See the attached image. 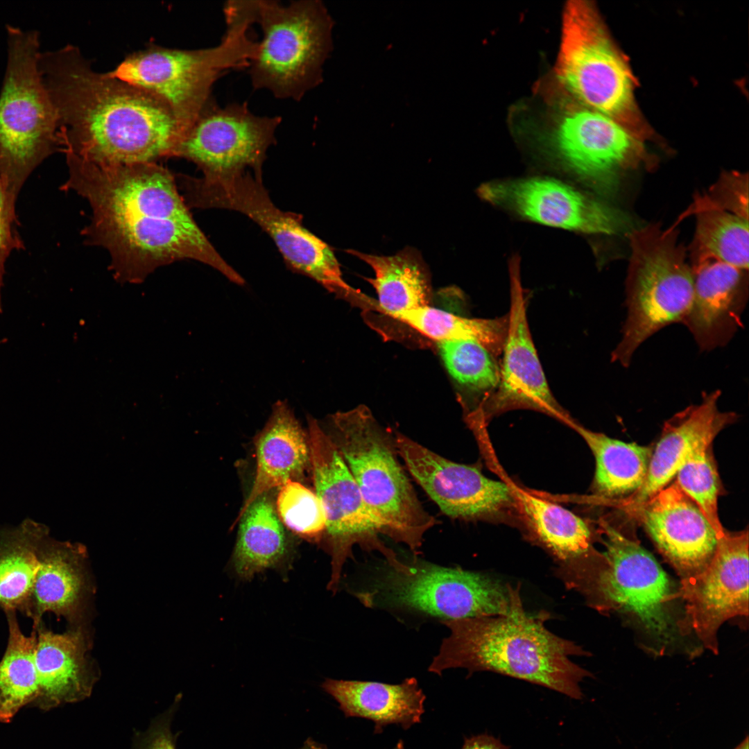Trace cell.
Here are the masks:
<instances>
[{"instance_id": "obj_1", "label": "cell", "mask_w": 749, "mask_h": 749, "mask_svg": "<svg viewBox=\"0 0 749 749\" xmlns=\"http://www.w3.org/2000/svg\"><path fill=\"white\" fill-rule=\"evenodd\" d=\"M65 155L69 178L62 189L89 203L92 216L82 233L89 244L107 250L117 279L139 283L160 266L191 259L245 284L197 225L167 168L157 162L98 164Z\"/></svg>"}, {"instance_id": "obj_2", "label": "cell", "mask_w": 749, "mask_h": 749, "mask_svg": "<svg viewBox=\"0 0 749 749\" xmlns=\"http://www.w3.org/2000/svg\"><path fill=\"white\" fill-rule=\"evenodd\" d=\"M38 64L58 113L64 153L105 165L172 157L180 130L160 98L94 71L72 44L41 51Z\"/></svg>"}, {"instance_id": "obj_3", "label": "cell", "mask_w": 749, "mask_h": 749, "mask_svg": "<svg viewBox=\"0 0 749 749\" xmlns=\"http://www.w3.org/2000/svg\"><path fill=\"white\" fill-rule=\"evenodd\" d=\"M547 617L544 613L529 615L522 606L505 615L443 621L450 633L429 671H492L581 699L579 684L591 674L570 657L587 653L548 630Z\"/></svg>"}, {"instance_id": "obj_4", "label": "cell", "mask_w": 749, "mask_h": 749, "mask_svg": "<svg viewBox=\"0 0 749 749\" xmlns=\"http://www.w3.org/2000/svg\"><path fill=\"white\" fill-rule=\"evenodd\" d=\"M602 527L605 551L565 565L560 576L593 608L628 616L664 650L682 633L675 610L678 587L632 534Z\"/></svg>"}, {"instance_id": "obj_5", "label": "cell", "mask_w": 749, "mask_h": 749, "mask_svg": "<svg viewBox=\"0 0 749 749\" xmlns=\"http://www.w3.org/2000/svg\"><path fill=\"white\" fill-rule=\"evenodd\" d=\"M223 12L226 28L218 44L199 49L150 44L128 55L107 72L162 100L177 121L179 140L213 98L217 80L231 69L248 68L257 51L258 41L250 34L256 23L255 3L227 1Z\"/></svg>"}, {"instance_id": "obj_6", "label": "cell", "mask_w": 749, "mask_h": 749, "mask_svg": "<svg viewBox=\"0 0 749 749\" xmlns=\"http://www.w3.org/2000/svg\"><path fill=\"white\" fill-rule=\"evenodd\" d=\"M329 436L346 463L379 534L416 554L437 523L422 506L399 461L394 436L364 405L329 417Z\"/></svg>"}, {"instance_id": "obj_7", "label": "cell", "mask_w": 749, "mask_h": 749, "mask_svg": "<svg viewBox=\"0 0 749 749\" xmlns=\"http://www.w3.org/2000/svg\"><path fill=\"white\" fill-rule=\"evenodd\" d=\"M7 62L0 92V179L10 201L62 142L55 107L38 64L40 33L7 24Z\"/></svg>"}, {"instance_id": "obj_8", "label": "cell", "mask_w": 749, "mask_h": 749, "mask_svg": "<svg viewBox=\"0 0 749 749\" xmlns=\"http://www.w3.org/2000/svg\"><path fill=\"white\" fill-rule=\"evenodd\" d=\"M261 175L249 169L200 178L179 174L178 182L189 207L224 209L246 215L270 236L293 271L339 298L359 300L362 295L343 279L330 246L303 226L300 214L282 211L273 203Z\"/></svg>"}, {"instance_id": "obj_9", "label": "cell", "mask_w": 749, "mask_h": 749, "mask_svg": "<svg viewBox=\"0 0 749 749\" xmlns=\"http://www.w3.org/2000/svg\"><path fill=\"white\" fill-rule=\"evenodd\" d=\"M256 23L262 32L248 72L255 89L300 101L322 80L332 51L333 20L318 0L257 1Z\"/></svg>"}, {"instance_id": "obj_10", "label": "cell", "mask_w": 749, "mask_h": 749, "mask_svg": "<svg viewBox=\"0 0 749 749\" xmlns=\"http://www.w3.org/2000/svg\"><path fill=\"white\" fill-rule=\"evenodd\" d=\"M631 256L626 283L627 316L612 361L628 367L647 338L683 322L693 298V275L673 229L651 225L628 234Z\"/></svg>"}, {"instance_id": "obj_11", "label": "cell", "mask_w": 749, "mask_h": 749, "mask_svg": "<svg viewBox=\"0 0 749 749\" xmlns=\"http://www.w3.org/2000/svg\"><path fill=\"white\" fill-rule=\"evenodd\" d=\"M519 591L481 573L414 558L399 568L386 563L355 595L366 607L400 608L448 621L510 614L523 605Z\"/></svg>"}, {"instance_id": "obj_12", "label": "cell", "mask_w": 749, "mask_h": 749, "mask_svg": "<svg viewBox=\"0 0 749 749\" xmlns=\"http://www.w3.org/2000/svg\"><path fill=\"white\" fill-rule=\"evenodd\" d=\"M556 69L565 87L589 109L628 129L634 125L630 70L585 1H572L566 6Z\"/></svg>"}, {"instance_id": "obj_13", "label": "cell", "mask_w": 749, "mask_h": 749, "mask_svg": "<svg viewBox=\"0 0 749 749\" xmlns=\"http://www.w3.org/2000/svg\"><path fill=\"white\" fill-rule=\"evenodd\" d=\"M307 423L315 492L326 515V528L321 540L331 558L327 588L336 593L343 567L353 556L354 546L379 552L390 566L397 565L399 558L380 540L377 526L356 481L329 436L312 416L307 417Z\"/></svg>"}, {"instance_id": "obj_14", "label": "cell", "mask_w": 749, "mask_h": 749, "mask_svg": "<svg viewBox=\"0 0 749 749\" xmlns=\"http://www.w3.org/2000/svg\"><path fill=\"white\" fill-rule=\"evenodd\" d=\"M281 122L279 116L254 114L246 103L221 106L212 98L179 140L172 157L192 162L203 175L246 169L262 172Z\"/></svg>"}, {"instance_id": "obj_15", "label": "cell", "mask_w": 749, "mask_h": 749, "mask_svg": "<svg viewBox=\"0 0 749 749\" xmlns=\"http://www.w3.org/2000/svg\"><path fill=\"white\" fill-rule=\"evenodd\" d=\"M678 591L685 608L682 633L694 632L705 648L716 654L721 626L748 615V529L725 530L707 567L681 580Z\"/></svg>"}, {"instance_id": "obj_16", "label": "cell", "mask_w": 749, "mask_h": 749, "mask_svg": "<svg viewBox=\"0 0 749 749\" xmlns=\"http://www.w3.org/2000/svg\"><path fill=\"white\" fill-rule=\"evenodd\" d=\"M481 198L531 221L584 233L629 234L634 229L623 212L554 179L494 181L478 189Z\"/></svg>"}, {"instance_id": "obj_17", "label": "cell", "mask_w": 749, "mask_h": 749, "mask_svg": "<svg viewBox=\"0 0 749 749\" xmlns=\"http://www.w3.org/2000/svg\"><path fill=\"white\" fill-rule=\"evenodd\" d=\"M643 138L614 119L591 109L565 116L556 133L564 160L578 175L598 191L617 189L628 171L651 161Z\"/></svg>"}, {"instance_id": "obj_18", "label": "cell", "mask_w": 749, "mask_h": 749, "mask_svg": "<svg viewBox=\"0 0 749 749\" xmlns=\"http://www.w3.org/2000/svg\"><path fill=\"white\" fill-rule=\"evenodd\" d=\"M510 310L499 381L476 415L482 417L513 408H528L571 422L550 390L531 338L517 258L510 264Z\"/></svg>"}, {"instance_id": "obj_19", "label": "cell", "mask_w": 749, "mask_h": 749, "mask_svg": "<svg viewBox=\"0 0 749 749\" xmlns=\"http://www.w3.org/2000/svg\"><path fill=\"white\" fill-rule=\"evenodd\" d=\"M394 440L411 476L447 516L478 518L510 502L509 487L487 478L476 467L448 460L401 433Z\"/></svg>"}, {"instance_id": "obj_20", "label": "cell", "mask_w": 749, "mask_h": 749, "mask_svg": "<svg viewBox=\"0 0 749 749\" xmlns=\"http://www.w3.org/2000/svg\"><path fill=\"white\" fill-rule=\"evenodd\" d=\"M619 510L639 522L681 580L703 571L718 538L698 506L673 482L646 501Z\"/></svg>"}, {"instance_id": "obj_21", "label": "cell", "mask_w": 749, "mask_h": 749, "mask_svg": "<svg viewBox=\"0 0 749 749\" xmlns=\"http://www.w3.org/2000/svg\"><path fill=\"white\" fill-rule=\"evenodd\" d=\"M719 390L703 394L700 403L687 406L666 420L653 448L646 479L636 492L610 500L617 509L641 503L666 487L696 451L712 445L716 436L737 420L732 411L718 407Z\"/></svg>"}, {"instance_id": "obj_22", "label": "cell", "mask_w": 749, "mask_h": 749, "mask_svg": "<svg viewBox=\"0 0 749 749\" xmlns=\"http://www.w3.org/2000/svg\"><path fill=\"white\" fill-rule=\"evenodd\" d=\"M693 298L684 323L700 350L723 347L742 326L748 270L714 258L692 259Z\"/></svg>"}, {"instance_id": "obj_23", "label": "cell", "mask_w": 749, "mask_h": 749, "mask_svg": "<svg viewBox=\"0 0 749 749\" xmlns=\"http://www.w3.org/2000/svg\"><path fill=\"white\" fill-rule=\"evenodd\" d=\"M33 628L36 631L34 664L39 687L36 705L47 710L88 698L99 671L89 656L91 642L85 626L58 633L42 621Z\"/></svg>"}, {"instance_id": "obj_24", "label": "cell", "mask_w": 749, "mask_h": 749, "mask_svg": "<svg viewBox=\"0 0 749 749\" xmlns=\"http://www.w3.org/2000/svg\"><path fill=\"white\" fill-rule=\"evenodd\" d=\"M87 559L83 545L45 537L28 615L33 626L43 621L46 613L64 617L71 627L85 625L93 589Z\"/></svg>"}, {"instance_id": "obj_25", "label": "cell", "mask_w": 749, "mask_h": 749, "mask_svg": "<svg viewBox=\"0 0 749 749\" xmlns=\"http://www.w3.org/2000/svg\"><path fill=\"white\" fill-rule=\"evenodd\" d=\"M256 473L251 490L232 525L259 497L289 481H298L310 465L308 434L286 400L276 402L255 440Z\"/></svg>"}, {"instance_id": "obj_26", "label": "cell", "mask_w": 749, "mask_h": 749, "mask_svg": "<svg viewBox=\"0 0 749 749\" xmlns=\"http://www.w3.org/2000/svg\"><path fill=\"white\" fill-rule=\"evenodd\" d=\"M339 704L346 717H360L374 723V733L388 725L407 730L420 723L426 698L415 678L397 685L379 682L327 678L321 685Z\"/></svg>"}, {"instance_id": "obj_27", "label": "cell", "mask_w": 749, "mask_h": 749, "mask_svg": "<svg viewBox=\"0 0 749 749\" xmlns=\"http://www.w3.org/2000/svg\"><path fill=\"white\" fill-rule=\"evenodd\" d=\"M232 558L235 575L250 580L268 569L286 575L291 566V547L272 500L257 498L239 519Z\"/></svg>"}, {"instance_id": "obj_28", "label": "cell", "mask_w": 749, "mask_h": 749, "mask_svg": "<svg viewBox=\"0 0 749 749\" xmlns=\"http://www.w3.org/2000/svg\"><path fill=\"white\" fill-rule=\"evenodd\" d=\"M348 252L367 263L374 270V278L366 280L376 291L378 309L385 314L396 319L402 313L429 305V273L416 250L406 248L391 256L352 250Z\"/></svg>"}, {"instance_id": "obj_29", "label": "cell", "mask_w": 749, "mask_h": 749, "mask_svg": "<svg viewBox=\"0 0 749 749\" xmlns=\"http://www.w3.org/2000/svg\"><path fill=\"white\" fill-rule=\"evenodd\" d=\"M43 524L26 519L15 528L0 529V609L28 617L41 565V547L49 535Z\"/></svg>"}, {"instance_id": "obj_30", "label": "cell", "mask_w": 749, "mask_h": 749, "mask_svg": "<svg viewBox=\"0 0 749 749\" xmlns=\"http://www.w3.org/2000/svg\"><path fill=\"white\" fill-rule=\"evenodd\" d=\"M596 460L593 488L605 500L626 497L642 485L653 447L626 442L574 424Z\"/></svg>"}, {"instance_id": "obj_31", "label": "cell", "mask_w": 749, "mask_h": 749, "mask_svg": "<svg viewBox=\"0 0 749 749\" xmlns=\"http://www.w3.org/2000/svg\"><path fill=\"white\" fill-rule=\"evenodd\" d=\"M521 509L539 540L565 564L589 558L596 551L591 531L569 510L517 488Z\"/></svg>"}, {"instance_id": "obj_32", "label": "cell", "mask_w": 749, "mask_h": 749, "mask_svg": "<svg viewBox=\"0 0 749 749\" xmlns=\"http://www.w3.org/2000/svg\"><path fill=\"white\" fill-rule=\"evenodd\" d=\"M8 637L0 661V721H11L18 711L35 702L39 687L34 664L36 631H21L15 611L4 612Z\"/></svg>"}, {"instance_id": "obj_33", "label": "cell", "mask_w": 749, "mask_h": 749, "mask_svg": "<svg viewBox=\"0 0 749 749\" xmlns=\"http://www.w3.org/2000/svg\"><path fill=\"white\" fill-rule=\"evenodd\" d=\"M396 319L437 342L478 341L494 356L503 351L508 325V316L494 319L470 318L429 305L402 313Z\"/></svg>"}, {"instance_id": "obj_34", "label": "cell", "mask_w": 749, "mask_h": 749, "mask_svg": "<svg viewBox=\"0 0 749 749\" xmlns=\"http://www.w3.org/2000/svg\"><path fill=\"white\" fill-rule=\"evenodd\" d=\"M696 214L692 259L714 258L748 270V220L718 209Z\"/></svg>"}, {"instance_id": "obj_35", "label": "cell", "mask_w": 749, "mask_h": 749, "mask_svg": "<svg viewBox=\"0 0 749 749\" xmlns=\"http://www.w3.org/2000/svg\"><path fill=\"white\" fill-rule=\"evenodd\" d=\"M437 343L449 374L462 388L477 398L479 408L499 381L500 368L494 356L474 340Z\"/></svg>"}, {"instance_id": "obj_36", "label": "cell", "mask_w": 749, "mask_h": 749, "mask_svg": "<svg viewBox=\"0 0 749 749\" xmlns=\"http://www.w3.org/2000/svg\"><path fill=\"white\" fill-rule=\"evenodd\" d=\"M674 483L698 506L717 538L725 532L718 513L721 481L712 445L693 454L678 470Z\"/></svg>"}, {"instance_id": "obj_37", "label": "cell", "mask_w": 749, "mask_h": 749, "mask_svg": "<svg viewBox=\"0 0 749 749\" xmlns=\"http://www.w3.org/2000/svg\"><path fill=\"white\" fill-rule=\"evenodd\" d=\"M276 510L282 523L292 532L308 541H321L326 515L315 492L297 481H289L280 487Z\"/></svg>"}, {"instance_id": "obj_38", "label": "cell", "mask_w": 749, "mask_h": 749, "mask_svg": "<svg viewBox=\"0 0 749 749\" xmlns=\"http://www.w3.org/2000/svg\"><path fill=\"white\" fill-rule=\"evenodd\" d=\"M748 182L747 173H723L708 193L696 200L692 213L718 209L748 220Z\"/></svg>"}, {"instance_id": "obj_39", "label": "cell", "mask_w": 749, "mask_h": 749, "mask_svg": "<svg viewBox=\"0 0 749 749\" xmlns=\"http://www.w3.org/2000/svg\"><path fill=\"white\" fill-rule=\"evenodd\" d=\"M16 221L15 205L10 201L0 179V313L2 311L1 293L6 261L14 250L21 248L23 246L15 230Z\"/></svg>"}, {"instance_id": "obj_40", "label": "cell", "mask_w": 749, "mask_h": 749, "mask_svg": "<svg viewBox=\"0 0 749 749\" xmlns=\"http://www.w3.org/2000/svg\"><path fill=\"white\" fill-rule=\"evenodd\" d=\"M178 704L152 721L150 727L135 738L133 749H176L171 721Z\"/></svg>"}, {"instance_id": "obj_41", "label": "cell", "mask_w": 749, "mask_h": 749, "mask_svg": "<svg viewBox=\"0 0 749 749\" xmlns=\"http://www.w3.org/2000/svg\"><path fill=\"white\" fill-rule=\"evenodd\" d=\"M461 749H509L501 741L491 735L481 734L465 738Z\"/></svg>"}, {"instance_id": "obj_42", "label": "cell", "mask_w": 749, "mask_h": 749, "mask_svg": "<svg viewBox=\"0 0 749 749\" xmlns=\"http://www.w3.org/2000/svg\"><path fill=\"white\" fill-rule=\"evenodd\" d=\"M300 749H327V748L325 745H323L322 743H319L316 742V741L313 740L312 739H308L306 741V742L304 743L302 747H301ZM393 749H404V746L403 741L402 740H399L398 741V743L396 744V746Z\"/></svg>"}, {"instance_id": "obj_43", "label": "cell", "mask_w": 749, "mask_h": 749, "mask_svg": "<svg viewBox=\"0 0 749 749\" xmlns=\"http://www.w3.org/2000/svg\"><path fill=\"white\" fill-rule=\"evenodd\" d=\"M734 749H748V737H746V738L745 739V740H744L743 741H742V742H741V743H740V744H739V746H737V747L736 748H734Z\"/></svg>"}]
</instances>
